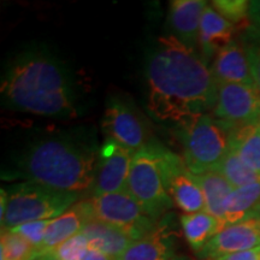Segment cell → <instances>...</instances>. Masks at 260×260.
I'll return each instance as SVG.
<instances>
[{"mask_svg":"<svg viewBox=\"0 0 260 260\" xmlns=\"http://www.w3.org/2000/svg\"><path fill=\"white\" fill-rule=\"evenodd\" d=\"M147 107L154 118L183 125L217 102L218 83L200 53L174 35L159 38L146 69Z\"/></svg>","mask_w":260,"mask_h":260,"instance_id":"1","label":"cell"},{"mask_svg":"<svg viewBox=\"0 0 260 260\" xmlns=\"http://www.w3.org/2000/svg\"><path fill=\"white\" fill-rule=\"evenodd\" d=\"M0 90L6 104L18 111L42 117L75 112L69 75L48 54L30 52L18 56L6 69Z\"/></svg>","mask_w":260,"mask_h":260,"instance_id":"2","label":"cell"},{"mask_svg":"<svg viewBox=\"0 0 260 260\" xmlns=\"http://www.w3.org/2000/svg\"><path fill=\"white\" fill-rule=\"evenodd\" d=\"M98 155L71 140L46 139L29 147L18 160L19 176L53 189L80 193L95 181Z\"/></svg>","mask_w":260,"mask_h":260,"instance_id":"3","label":"cell"},{"mask_svg":"<svg viewBox=\"0 0 260 260\" xmlns=\"http://www.w3.org/2000/svg\"><path fill=\"white\" fill-rule=\"evenodd\" d=\"M79 193L53 189L37 182L25 181L8 190V206L2 230H11L34 220H51L71 209Z\"/></svg>","mask_w":260,"mask_h":260,"instance_id":"4","label":"cell"},{"mask_svg":"<svg viewBox=\"0 0 260 260\" xmlns=\"http://www.w3.org/2000/svg\"><path fill=\"white\" fill-rule=\"evenodd\" d=\"M182 126L183 160L193 175L218 167L229 151V130L210 113H204Z\"/></svg>","mask_w":260,"mask_h":260,"instance_id":"5","label":"cell"},{"mask_svg":"<svg viewBox=\"0 0 260 260\" xmlns=\"http://www.w3.org/2000/svg\"><path fill=\"white\" fill-rule=\"evenodd\" d=\"M126 190L134 197L144 212L155 222L165 217L174 201L162 181L157 144L149 142L135 152L133 158Z\"/></svg>","mask_w":260,"mask_h":260,"instance_id":"6","label":"cell"},{"mask_svg":"<svg viewBox=\"0 0 260 260\" xmlns=\"http://www.w3.org/2000/svg\"><path fill=\"white\" fill-rule=\"evenodd\" d=\"M79 205L89 220H102L119 228L134 241L154 232L159 224L149 218L126 189L96 195L89 200L80 201Z\"/></svg>","mask_w":260,"mask_h":260,"instance_id":"7","label":"cell"},{"mask_svg":"<svg viewBox=\"0 0 260 260\" xmlns=\"http://www.w3.org/2000/svg\"><path fill=\"white\" fill-rule=\"evenodd\" d=\"M157 152L164 186L174 204L184 213L205 211L203 191L183 158L159 145Z\"/></svg>","mask_w":260,"mask_h":260,"instance_id":"8","label":"cell"},{"mask_svg":"<svg viewBox=\"0 0 260 260\" xmlns=\"http://www.w3.org/2000/svg\"><path fill=\"white\" fill-rule=\"evenodd\" d=\"M212 116L225 128L260 122V92L255 86L241 83H218L217 102Z\"/></svg>","mask_w":260,"mask_h":260,"instance_id":"9","label":"cell"},{"mask_svg":"<svg viewBox=\"0 0 260 260\" xmlns=\"http://www.w3.org/2000/svg\"><path fill=\"white\" fill-rule=\"evenodd\" d=\"M135 152L106 139L98 155L93 197L126 189L130 165Z\"/></svg>","mask_w":260,"mask_h":260,"instance_id":"10","label":"cell"},{"mask_svg":"<svg viewBox=\"0 0 260 260\" xmlns=\"http://www.w3.org/2000/svg\"><path fill=\"white\" fill-rule=\"evenodd\" d=\"M106 139L138 152L149 144L142 122L130 106L121 100H110L103 117Z\"/></svg>","mask_w":260,"mask_h":260,"instance_id":"11","label":"cell"},{"mask_svg":"<svg viewBox=\"0 0 260 260\" xmlns=\"http://www.w3.org/2000/svg\"><path fill=\"white\" fill-rule=\"evenodd\" d=\"M260 246V218H252L224 228L210 240L199 254L201 259L217 260L224 255Z\"/></svg>","mask_w":260,"mask_h":260,"instance_id":"12","label":"cell"},{"mask_svg":"<svg viewBox=\"0 0 260 260\" xmlns=\"http://www.w3.org/2000/svg\"><path fill=\"white\" fill-rule=\"evenodd\" d=\"M176 249L177 233L165 216L154 232L133 242L116 260H172L177 256Z\"/></svg>","mask_w":260,"mask_h":260,"instance_id":"13","label":"cell"},{"mask_svg":"<svg viewBox=\"0 0 260 260\" xmlns=\"http://www.w3.org/2000/svg\"><path fill=\"white\" fill-rule=\"evenodd\" d=\"M212 71L217 83H241L255 86L246 48L239 38L217 52L212 64Z\"/></svg>","mask_w":260,"mask_h":260,"instance_id":"14","label":"cell"},{"mask_svg":"<svg viewBox=\"0 0 260 260\" xmlns=\"http://www.w3.org/2000/svg\"><path fill=\"white\" fill-rule=\"evenodd\" d=\"M207 3L204 0H172L169 10L171 35L193 50H199L201 16Z\"/></svg>","mask_w":260,"mask_h":260,"instance_id":"15","label":"cell"},{"mask_svg":"<svg viewBox=\"0 0 260 260\" xmlns=\"http://www.w3.org/2000/svg\"><path fill=\"white\" fill-rule=\"evenodd\" d=\"M236 27L228 19L207 4L201 16L199 30L200 56L209 64L213 60L217 52L232 42L235 35Z\"/></svg>","mask_w":260,"mask_h":260,"instance_id":"16","label":"cell"},{"mask_svg":"<svg viewBox=\"0 0 260 260\" xmlns=\"http://www.w3.org/2000/svg\"><path fill=\"white\" fill-rule=\"evenodd\" d=\"M81 234L88 240L90 249L102 252L113 259L118 258L134 242L122 229L96 219H90L84 224Z\"/></svg>","mask_w":260,"mask_h":260,"instance_id":"17","label":"cell"},{"mask_svg":"<svg viewBox=\"0 0 260 260\" xmlns=\"http://www.w3.org/2000/svg\"><path fill=\"white\" fill-rule=\"evenodd\" d=\"M86 213L81 209L79 203L74 205L67 212L52 219L48 224L44 242L40 248V258L50 253L60 243L82 232L84 224L88 222ZM39 258V259H40Z\"/></svg>","mask_w":260,"mask_h":260,"instance_id":"18","label":"cell"},{"mask_svg":"<svg viewBox=\"0 0 260 260\" xmlns=\"http://www.w3.org/2000/svg\"><path fill=\"white\" fill-rule=\"evenodd\" d=\"M260 218V182L234 189L225 203L224 226Z\"/></svg>","mask_w":260,"mask_h":260,"instance_id":"19","label":"cell"},{"mask_svg":"<svg viewBox=\"0 0 260 260\" xmlns=\"http://www.w3.org/2000/svg\"><path fill=\"white\" fill-rule=\"evenodd\" d=\"M181 228L190 248L199 254L206 243L224 229L222 220L212 214L201 211L197 213H184L181 216Z\"/></svg>","mask_w":260,"mask_h":260,"instance_id":"20","label":"cell"},{"mask_svg":"<svg viewBox=\"0 0 260 260\" xmlns=\"http://www.w3.org/2000/svg\"><path fill=\"white\" fill-rule=\"evenodd\" d=\"M194 176L203 191L205 212L212 214L223 223L225 203L233 193L234 187L217 171H209L206 174L194 175Z\"/></svg>","mask_w":260,"mask_h":260,"instance_id":"21","label":"cell"},{"mask_svg":"<svg viewBox=\"0 0 260 260\" xmlns=\"http://www.w3.org/2000/svg\"><path fill=\"white\" fill-rule=\"evenodd\" d=\"M229 148L260 174V122L230 130Z\"/></svg>","mask_w":260,"mask_h":260,"instance_id":"22","label":"cell"},{"mask_svg":"<svg viewBox=\"0 0 260 260\" xmlns=\"http://www.w3.org/2000/svg\"><path fill=\"white\" fill-rule=\"evenodd\" d=\"M213 171L219 172L232 184L234 189L260 182V174L245 164L242 159L230 148Z\"/></svg>","mask_w":260,"mask_h":260,"instance_id":"23","label":"cell"},{"mask_svg":"<svg viewBox=\"0 0 260 260\" xmlns=\"http://www.w3.org/2000/svg\"><path fill=\"white\" fill-rule=\"evenodd\" d=\"M40 253L24 237L12 232L2 230L0 260H38Z\"/></svg>","mask_w":260,"mask_h":260,"instance_id":"24","label":"cell"},{"mask_svg":"<svg viewBox=\"0 0 260 260\" xmlns=\"http://www.w3.org/2000/svg\"><path fill=\"white\" fill-rule=\"evenodd\" d=\"M239 39L246 48L253 80L260 92V29L251 23L241 29Z\"/></svg>","mask_w":260,"mask_h":260,"instance_id":"25","label":"cell"},{"mask_svg":"<svg viewBox=\"0 0 260 260\" xmlns=\"http://www.w3.org/2000/svg\"><path fill=\"white\" fill-rule=\"evenodd\" d=\"M211 6L235 27L245 28L249 21V2L247 0H213Z\"/></svg>","mask_w":260,"mask_h":260,"instance_id":"26","label":"cell"},{"mask_svg":"<svg viewBox=\"0 0 260 260\" xmlns=\"http://www.w3.org/2000/svg\"><path fill=\"white\" fill-rule=\"evenodd\" d=\"M88 249V240L80 233L60 243L46 255H51L58 260H83Z\"/></svg>","mask_w":260,"mask_h":260,"instance_id":"27","label":"cell"},{"mask_svg":"<svg viewBox=\"0 0 260 260\" xmlns=\"http://www.w3.org/2000/svg\"><path fill=\"white\" fill-rule=\"evenodd\" d=\"M51 220H34V222L21 224V225L16 226L11 230L22 237H24L40 253V248L45 239V234H46L47 226Z\"/></svg>","mask_w":260,"mask_h":260,"instance_id":"28","label":"cell"},{"mask_svg":"<svg viewBox=\"0 0 260 260\" xmlns=\"http://www.w3.org/2000/svg\"><path fill=\"white\" fill-rule=\"evenodd\" d=\"M217 260H260V246L247 251L233 253V254L224 255Z\"/></svg>","mask_w":260,"mask_h":260,"instance_id":"29","label":"cell"},{"mask_svg":"<svg viewBox=\"0 0 260 260\" xmlns=\"http://www.w3.org/2000/svg\"><path fill=\"white\" fill-rule=\"evenodd\" d=\"M249 21L254 27L260 29V0L249 2Z\"/></svg>","mask_w":260,"mask_h":260,"instance_id":"30","label":"cell"},{"mask_svg":"<svg viewBox=\"0 0 260 260\" xmlns=\"http://www.w3.org/2000/svg\"><path fill=\"white\" fill-rule=\"evenodd\" d=\"M83 260H116L111 258V256L104 254L102 252H98L95 249H88L86 256H84Z\"/></svg>","mask_w":260,"mask_h":260,"instance_id":"31","label":"cell"},{"mask_svg":"<svg viewBox=\"0 0 260 260\" xmlns=\"http://www.w3.org/2000/svg\"><path fill=\"white\" fill-rule=\"evenodd\" d=\"M6 206H8V190L3 188L2 191H0V220L4 218Z\"/></svg>","mask_w":260,"mask_h":260,"instance_id":"32","label":"cell"},{"mask_svg":"<svg viewBox=\"0 0 260 260\" xmlns=\"http://www.w3.org/2000/svg\"><path fill=\"white\" fill-rule=\"evenodd\" d=\"M38 260H58V259L53 258V256H51V255H44V256H41V258L38 259Z\"/></svg>","mask_w":260,"mask_h":260,"instance_id":"33","label":"cell"},{"mask_svg":"<svg viewBox=\"0 0 260 260\" xmlns=\"http://www.w3.org/2000/svg\"><path fill=\"white\" fill-rule=\"evenodd\" d=\"M172 260H189L187 258V256H183V255H177L176 258H174Z\"/></svg>","mask_w":260,"mask_h":260,"instance_id":"34","label":"cell"}]
</instances>
